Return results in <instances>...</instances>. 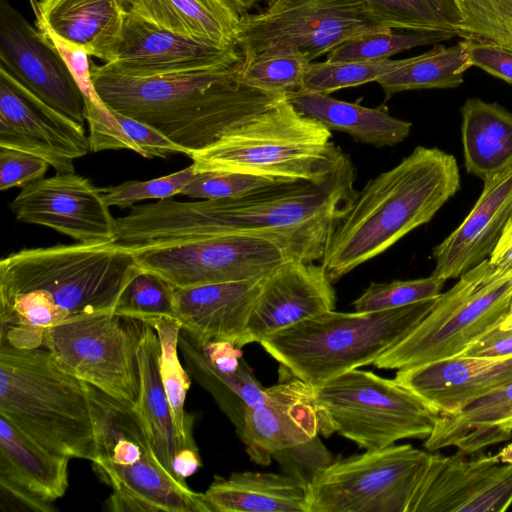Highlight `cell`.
Returning <instances> with one entry per match:
<instances>
[{
    "label": "cell",
    "instance_id": "obj_23",
    "mask_svg": "<svg viewBox=\"0 0 512 512\" xmlns=\"http://www.w3.org/2000/svg\"><path fill=\"white\" fill-rule=\"evenodd\" d=\"M263 278L174 287V318L199 348L211 341H229L242 348L247 345V326Z\"/></svg>",
    "mask_w": 512,
    "mask_h": 512
},
{
    "label": "cell",
    "instance_id": "obj_22",
    "mask_svg": "<svg viewBox=\"0 0 512 512\" xmlns=\"http://www.w3.org/2000/svg\"><path fill=\"white\" fill-rule=\"evenodd\" d=\"M394 380L439 416H450L511 381L512 354L435 360L397 370Z\"/></svg>",
    "mask_w": 512,
    "mask_h": 512
},
{
    "label": "cell",
    "instance_id": "obj_32",
    "mask_svg": "<svg viewBox=\"0 0 512 512\" xmlns=\"http://www.w3.org/2000/svg\"><path fill=\"white\" fill-rule=\"evenodd\" d=\"M124 6L173 33L222 45L235 44L238 21L218 0H123Z\"/></svg>",
    "mask_w": 512,
    "mask_h": 512
},
{
    "label": "cell",
    "instance_id": "obj_41",
    "mask_svg": "<svg viewBox=\"0 0 512 512\" xmlns=\"http://www.w3.org/2000/svg\"><path fill=\"white\" fill-rule=\"evenodd\" d=\"M463 39L490 42L512 51V0H456Z\"/></svg>",
    "mask_w": 512,
    "mask_h": 512
},
{
    "label": "cell",
    "instance_id": "obj_28",
    "mask_svg": "<svg viewBox=\"0 0 512 512\" xmlns=\"http://www.w3.org/2000/svg\"><path fill=\"white\" fill-rule=\"evenodd\" d=\"M202 498L210 512H307V486L285 473L214 476Z\"/></svg>",
    "mask_w": 512,
    "mask_h": 512
},
{
    "label": "cell",
    "instance_id": "obj_17",
    "mask_svg": "<svg viewBox=\"0 0 512 512\" xmlns=\"http://www.w3.org/2000/svg\"><path fill=\"white\" fill-rule=\"evenodd\" d=\"M0 147L46 160L57 173L74 172L90 152L84 126L55 110L0 68Z\"/></svg>",
    "mask_w": 512,
    "mask_h": 512
},
{
    "label": "cell",
    "instance_id": "obj_53",
    "mask_svg": "<svg viewBox=\"0 0 512 512\" xmlns=\"http://www.w3.org/2000/svg\"><path fill=\"white\" fill-rule=\"evenodd\" d=\"M201 466L199 451L191 448H183L177 452L172 461V469L174 473L186 479L195 473Z\"/></svg>",
    "mask_w": 512,
    "mask_h": 512
},
{
    "label": "cell",
    "instance_id": "obj_19",
    "mask_svg": "<svg viewBox=\"0 0 512 512\" xmlns=\"http://www.w3.org/2000/svg\"><path fill=\"white\" fill-rule=\"evenodd\" d=\"M0 68L84 126V96L56 48L8 0H0Z\"/></svg>",
    "mask_w": 512,
    "mask_h": 512
},
{
    "label": "cell",
    "instance_id": "obj_42",
    "mask_svg": "<svg viewBox=\"0 0 512 512\" xmlns=\"http://www.w3.org/2000/svg\"><path fill=\"white\" fill-rule=\"evenodd\" d=\"M445 280L431 275L413 280L372 282L353 302L356 312H373L400 308L438 298Z\"/></svg>",
    "mask_w": 512,
    "mask_h": 512
},
{
    "label": "cell",
    "instance_id": "obj_10",
    "mask_svg": "<svg viewBox=\"0 0 512 512\" xmlns=\"http://www.w3.org/2000/svg\"><path fill=\"white\" fill-rule=\"evenodd\" d=\"M313 392L320 434L338 433L365 450L426 439L439 418L394 379L358 368L313 387Z\"/></svg>",
    "mask_w": 512,
    "mask_h": 512
},
{
    "label": "cell",
    "instance_id": "obj_31",
    "mask_svg": "<svg viewBox=\"0 0 512 512\" xmlns=\"http://www.w3.org/2000/svg\"><path fill=\"white\" fill-rule=\"evenodd\" d=\"M160 352L158 334L146 322L138 349L140 391L133 407L148 433L158 459L168 471L175 474L172 469L173 458L186 447L178 435L163 386Z\"/></svg>",
    "mask_w": 512,
    "mask_h": 512
},
{
    "label": "cell",
    "instance_id": "obj_18",
    "mask_svg": "<svg viewBox=\"0 0 512 512\" xmlns=\"http://www.w3.org/2000/svg\"><path fill=\"white\" fill-rule=\"evenodd\" d=\"M10 209L19 222L45 226L80 243L115 241L116 218L101 188L74 172L22 187Z\"/></svg>",
    "mask_w": 512,
    "mask_h": 512
},
{
    "label": "cell",
    "instance_id": "obj_16",
    "mask_svg": "<svg viewBox=\"0 0 512 512\" xmlns=\"http://www.w3.org/2000/svg\"><path fill=\"white\" fill-rule=\"evenodd\" d=\"M235 44L198 40L163 29L125 7L120 44L109 72L148 78L233 67L242 62Z\"/></svg>",
    "mask_w": 512,
    "mask_h": 512
},
{
    "label": "cell",
    "instance_id": "obj_43",
    "mask_svg": "<svg viewBox=\"0 0 512 512\" xmlns=\"http://www.w3.org/2000/svg\"><path fill=\"white\" fill-rule=\"evenodd\" d=\"M115 311L140 319L174 318V286L161 276L140 268L125 288Z\"/></svg>",
    "mask_w": 512,
    "mask_h": 512
},
{
    "label": "cell",
    "instance_id": "obj_26",
    "mask_svg": "<svg viewBox=\"0 0 512 512\" xmlns=\"http://www.w3.org/2000/svg\"><path fill=\"white\" fill-rule=\"evenodd\" d=\"M32 8L54 33L89 56L103 63L115 59L125 15L123 0H38Z\"/></svg>",
    "mask_w": 512,
    "mask_h": 512
},
{
    "label": "cell",
    "instance_id": "obj_9",
    "mask_svg": "<svg viewBox=\"0 0 512 512\" xmlns=\"http://www.w3.org/2000/svg\"><path fill=\"white\" fill-rule=\"evenodd\" d=\"M512 311V275L486 259L441 293L431 311L374 366L400 370L459 355Z\"/></svg>",
    "mask_w": 512,
    "mask_h": 512
},
{
    "label": "cell",
    "instance_id": "obj_47",
    "mask_svg": "<svg viewBox=\"0 0 512 512\" xmlns=\"http://www.w3.org/2000/svg\"><path fill=\"white\" fill-rule=\"evenodd\" d=\"M272 459L279 463L283 473L294 477L306 486L316 472L334 461L318 436L308 442L279 451L272 456Z\"/></svg>",
    "mask_w": 512,
    "mask_h": 512
},
{
    "label": "cell",
    "instance_id": "obj_12",
    "mask_svg": "<svg viewBox=\"0 0 512 512\" xmlns=\"http://www.w3.org/2000/svg\"><path fill=\"white\" fill-rule=\"evenodd\" d=\"M145 321L116 311L79 314L45 330L43 348L67 373L124 403L140 391Z\"/></svg>",
    "mask_w": 512,
    "mask_h": 512
},
{
    "label": "cell",
    "instance_id": "obj_8",
    "mask_svg": "<svg viewBox=\"0 0 512 512\" xmlns=\"http://www.w3.org/2000/svg\"><path fill=\"white\" fill-rule=\"evenodd\" d=\"M140 270L132 250L115 241L25 248L0 261V294L34 292L69 317L115 311Z\"/></svg>",
    "mask_w": 512,
    "mask_h": 512
},
{
    "label": "cell",
    "instance_id": "obj_29",
    "mask_svg": "<svg viewBox=\"0 0 512 512\" xmlns=\"http://www.w3.org/2000/svg\"><path fill=\"white\" fill-rule=\"evenodd\" d=\"M286 98L299 112L329 130L344 132L358 142L377 148L395 146L411 131V122L390 115L383 106L369 108L333 98L330 94L302 90Z\"/></svg>",
    "mask_w": 512,
    "mask_h": 512
},
{
    "label": "cell",
    "instance_id": "obj_14",
    "mask_svg": "<svg viewBox=\"0 0 512 512\" xmlns=\"http://www.w3.org/2000/svg\"><path fill=\"white\" fill-rule=\"evenodd\" d=\"M131 250L139 268L178 288L263 277L292 259L277 241L251 234L213 235Z\"/></svg>",
    "mask_w": 512,
    "mask_h": 512
},
{
    "label": "cell",
    "instance_id": "obj_40",
    "mask_svg": "<svg viewBox=\"0 0 512 512\" xmlns=\"http://www.w3.org/2000/svg\"><path fill=\"white\" fill-rule=\"evenodd\" d=\"M399 60L310 62L306 68L302 91L331 94L337 90L376 81L399 64Z\"/></svg>",
    "mask_w": 512,
    "mask_h": 512
},
{
    "label": "cell",
    "instance_id": "obj_45",
    "mask_svg": "<svg viewBox=\"0 0 512 512\" xmlns=\"http://www.w3.org/2000/svg\"><path fill=\"white\" fill-rule=\"evenodd\" d=\"M275 183L283 182L240 173L202 171L196 172L181 194L199 199L234 198Z\"/></svg>",
    "mask_w": 512,
    "mask_h": 512
},
{
    "label": "cell",
    "instance_id": "obj_15",
    "mask_svg": "<svg viewBox=\"0 0 512 512\" xmlns=\"http://www.w3.org/2000/svg\"><path fill=\"white\" fill-rule=\"evenodd\" d=\"M429 453L409 512H503L512 505V465L496 454Z\"/></svg>",
    "mask_w": 512,
    "mask_h": 512
},
{
    "label": "cell",
    "instance_id": "obj_56",
    "mask_svg": "<svg viewBox=\"0 0 512 512\" xmlns=\"http://www.w3.org/2000/svg\"><path fill=\"white\" fill-rule=\"evenodd\" d=\"M501 329H512V311L508 314V316L502 321L499 326Z\"/></svg>",
    "mask_w": 512,
    "mask_h": 512
},
{
    "label": "cell",
    "instance_id": "obj_37",
    "mask_svg": "<svg viewBox=\"0 0 512 512\" xmlns=\"http://www.w3.org/2000/svg\"><path fill=\"white\" fill-rule=\"evenodd\" d=\"M391 29L436 31L461 37L462 15L456 0H365Z\"/></svg>",
    "mask_w": 512,
    "mask_h": 512
},
{
    "label": "cell",
    "instance_id": "obj_39",
    "mask_svg": "<svg viewBox=\"0 0 512 512\" xmlns=\"http://www.w3.org/2000/svg\"><path fill=\"white\" fill-rule=\"evenodd\" d=\"M310 62L299 54H275L241 63L239 81L274 95L285 96L301 91Z\"/></svg>",
    "mask_w": 512,
    "mask_h": 512
},
{
    "label": "cell",
    "instance_id": "obj_48",
    "mask_svg": "<svg viewBox=\"0 0 512 512\" xmlns=\"http://www.w3.org/2000/svg\"><path fill=\"white\" fill-rule=\"evenodd\" d=\"M49 163L38 156L6 147H0V189L24 187L43 178Z\"/></svg>",
    "mask_w": 512,
    "mask_h": 512
},
{
    "label": "cell",
    "instance_id": "obj_44",
    "mask_svg": "<svg viewBox=\"0 0 512 512\" xmlns=\"http://www.w3.org/2000/svg\"><path fill=\"white\" fill-rule=\"evenodd\" d=\"M196 174L194 165L172 174L146 180H129L119 185L101 188L103 198L109 207L121 209L148 199L164 200L181 194Z\"/></svg>",
    "mask_w": 512,
    "mask_h": 512
},
{
    "label": "cell",
    "instance_id": "obj_30",
    "mask_svg": "<svg viewBox=\"0 0 512 512\" xmlns=\"http://www.w3.org/2000/svg\"><path fill=\"white\" fill-rule=\"evenodd\" d=\"M466 171L483 181L512 168V113L497 103L467 99L461 107Z\"/></svg>",
    "mask_w": 512,
    "mask_h": 512
},
{
    "label": "cell",
    "instance_id": "obj_20",
    "mask_svg": "<svg viewBox=\"0 0 512 512\" xmlns=\"http://www.w3.org/2000/svg\"><path fill=\"white\" fill-rule=\"evenodd\" d=\"M319 433L313 387L280 366L277 384L266 388V402L245 406L239 438L250 460L267 466L275 453L308 442Z\"/></svg>",
    "mask_w": 512,
    "mask_h": 512
},
{
    "label": "cell",
    "instance_id": "obj_2",
    "mask_svg": "<svg viewBox=\"0 0 512 512\" xmlns=\"http://www.w3.org/2000/svg\"><path fill=\"white\" fill-rule=\"evenodd\" d=\"M241 63L148 78L105 71L92 63L91 76L108 107L150 126L190 156L285 97L241 83Z\"/></svg>",
    "mask_w": 512,
    "mask_h": 512
},
{
    "label": "cell",
    "instance_id": "obj_27",
    "mask_svg": "<svg viewBox=\"0 0 512 512\" xmlns=\"http://www.w3.org/2000/svg\"><path fill=\"white\" fill-rule=\"evenodd\" d=\"M512 436V380L478 398L462 411L439 416L424 447L437 451L455 446L474 454Z\"/></svg>",
    "mask_w": 512,
    "mask_h": 512
},
{
    "label": "cell",
    "instance_id": "obj_13",
    "mask_svg": "<svg viewBox=\"0 0 512 512\" xmlns=\"http://www.w3.org/2000/svg\"><path fill=\"white\" fill-rule=\"evenodd\" d=\"M429 453L390 445L334 460L307 486V512H409Z\"/></svg>",
    "mask_w": 512,
    "mask_h": 512
},
{
    "label": "cell",
    "instance_id": "obj_46",
    "mask_svg": "<svg viewBox=\"0 0 512 512\" xmlns=\"http://www.w3.org/2000/svg\"><path fill=\"white\" fill-rule=\"evenodd\" d=\"M35 17V27L56 48L80 88L84 99L99 107L106 106L98 95L92 81V62L89 60V54L82 47L54 33L38 13H35Z\"/></svg>",
    "mask_w": 512,
    "mask_h": 512
},
{
    "label": "cell",
    "instance_id": "obj_11",
    "mask_svg": "<svg viewBox=\"0 0 512 512\" xmlns=\"http://www.w3.org/2000/svg\"><path fill=\"white\" fill-rule=\"evenodd\" d=\"M388 28L365 0H269L242 16L235 45L242 62L275 54H299L309 62L343 42Z\"/></svg>",
    "mask_w": 512,
    "mask_h": 512
},
{
    "label": "cell",
    "instance_id": "obj_49",
    "mask_svg": "<svg viewBox=\"0 0 512 512\" xmlns=\"http://www.w3.org/2000/svg\"><path fill=\"white\" fill-rule=\"evenodd\" d=\"M465 40L472 66L512 85V51L486 41Z\"/></svg>",
    "mask_w": 512,
    "mask_h": 512
},
{
    "label": "cell",
    "instance_id": "obj_1",
    "mask_svg": "<svg viewBox=\"0 0 512 512\" xmlns=\"http://www.w3.org/2000/svg\"><path fill=\"white\" fill-rule=\"evenodd\" d=\"M356 168L346 154L318 182H283L240 197L195 202L171 198L133 205L116 218L115 241L129 248L167 245L223 234L273 239L292 259L321 260L329 238L358 191Z\"/></svg>",
    "mask_w": 512,
    "mask_h": 512
},
{
    "label": "cell",
    "instance_id": "obj_35",
    "mask_svg": "<svg viewBox=\"0 0 512 512\" xmlns=\"http://www.w3.org/2000/svg\"><path fill=\"white\" fill-rule=\"evenodd\" d=\"M84 116L89 126L90 152L131 150L145 158H167L184 153L175 144L150 126L126 116L107 105L99 107L84 99Z\"/></svg>",
    "mask_w": 512,
    "mask_h": 512
},
{
    "label": "cell",
    "instance_id": "obj_4",
    "mask_svg": "<svg viewBox=\"0 0 512 512\" xmlns=\"http://www.w3.org/2000/svg\"><path fill=\"white\" fill-rule=\"evenodd\" d=\"M0 415L55 455L95 457L85 382L64 371L45 348L0 344Z\"/></svg>",
    "mask_w": 512,
    "mask_h": 512
},
{
    "label": "cell",
    "instance_id": "obj_54",
    "mask_svg": "<svg viewBox=\"0 0 512 512\" xmlns=\"http://www.w3.org/2000/svg\"><path fill=\"white\" fill-rule=\"evenodd\" d=\"M239 22L240 18L256 6L260 0H218Z\"/></svg>",
    "mask_w": 512,
    "mask_h": 512
},
{
    "label": "cell",
    "instance_id": "obj_55",
    "mask_svg": "<svg viewBox=\"0 0 512 512\" xmlns=\"http://www.w3.org/2000/svg\"><path fill=\"white\" fill-rule=\"evenodd\" d=\"M496 456L499 462L512 465V442L500 449Z\"/></svg>",
    "mask_w": 512,
    "mask_h": 512
},
{
    "label": "cell",
    "instance_id": "obj_7",
    "mask_svg": "<svg viewBox=\"0 0 512 512\" xmlns=\"http://www.w3.org/2000/svg\"><path fill=\"white\" fill-rule=\"evenodd\" d=\"M331 139V130L299 112L284 97L189 157L196 172L318 182L336 170L346 156Z\"/></svg>",
    "mask_w": 512,
    "mask_h": 512
},
{
    "label": "cell",
    "instance_id": "obj_34",
    "mask_svg": "<svg viewBox=\"0 0 512 512\" xmlns=\"http://www.w3.org/2000/svg\"><path fill=\"white\" fill-rule=\"evenodd\" d=\"M472 66L465 39L453 46L437 45L399 64L376 79L386 98L410 90L456 88Z\"/></svg>",
    "mask_w": 512,
    "mask_h": 512
},
{
    "label": "cell",
    "instance_id": "obj_52",
    "mask_svg": "<svg viewBox=\"0 0 512 512\" xmlns=\"http://www.w3.org/2000/svg\"><path fill=\"white\" fill-rule=\"evenodd\" d=\"M488 260L496 269L512 275V216L504 226L501 236Z\"/></svg>",
    "mask_w": 512,
    "mask_h": 512
},
{
    "label": "cell",
    "instance_id": "obj_33",
    "mask_svg": "<svg viewBox=\"0 0 512 512\" xmlns=\"http://www.w3.org/2000/svg\"><path fill=\"white\" fill-rule=\"evenodd\" d=\"M178 346L190 377L212 395L218 407L234 425L239 437L245 406L263 405L266 402V389L255 378L244 358L236 372L225 373L209 362L183 330L179 334Z\"/></svg>",
    "mask_w": 512,
    "mask_h": 512
},
{
    "label": "cell",
    "instance_id": "obj_36",
    "mask_svg": "<svg viewBox=\"0 0 512 512\" xmlns=\"http://www.w3.org/2000/svg\"><path fill=\"white\" fill-rule=\"evenodd\" d=\"M142 320L152 325L159 337L161 378L178 435L186 448L198 450L192 433L193 416L185 411V399L191 381L178 357L181 324L169 316H152Z\"/></svg>",
    "mask_w": 512,
    "mask_h": 512
},
{
    "label": "cell",
    "instance_id": "obj_51",
    "mask_svg": "<svg viewBox=\"0 0 512 512\" xmlns=\"http://www.w3.org/2000/svg\"><path fill=\"white\" fill-rule=\"evenodd\" d=\"M200 349L214 367L225 373L236 372L243 358L241 348L229 341H211Z\"/></svg>",
    "mask_w": 512,
    "mask_h": 512
},
{
    "label": "cell",
    "instance_id": "obj_38",
    "mask_svg": "<svg viewBox=\"0 0 512 512\" xmlns=\"http://www.w3.org/2000/svg\"><path fill=\"white\" fill-rule=\"evenodd\" d=\"M393 29L378 30L353 37L327 54L326 61H370L388 59L399 52L455 37L451 33L412 31L393 33Z\"/></svg>",
    "mask_w": 512,
    "mask_h": 512
},
{
    "label": "cell",
    "instance_id": "obj_24",
    "mask_svg": "<svg viewBox=\"0 0 512 512\" xmlns=\"http://www.w3.org/2000/svg\"><path fill=\"white\" fill-rule=\"evenodd\" d=\"M69 458L55 455L0 415L1 496L33 511L54 510L68 488Z\"/></svg>",
    "mask_w": 512,
    "mask_h": 512
},
{
    "label": "cell",
    "instance_id": "obj_5",
    "mask_svg": "<svg viewBox=\"0 0 512 512\" xmlns=\"http://www.w3.org/2000/svg\"><path fill=\"white\" fill-rule=\"evenodd\" d=\"M437 298L373 312L319 313L259 343L280 366L312 387L374 362L403 339Z\"/></svg>",
    "mask_w": 512,
    "mask_h": 512
},
{
    "label": "cell",
    "instance_id": "obj_6",
    "mask_svg": "<svg viewBox=\"0 0 512 512\" xmlns=\"http://www.w3.org/2000/svg\"><path fill=\"white\" fill-rule=\"evenodd\" d=\"M95 437L91 461L112 493L113 512H210L202 493L191 490L158 459L133 405L85 383Z\"/></svg>",
    "mask_w": 512,
    "mask_h": 512
},
{
    "label": "cell",
    "instance_id": "obj_25",
    "mask_svg": "<svg viewBox=\"0 0 512 512\" xmlns=\"http://www.w3.org/2000/svg\"><path fill=\"white\" fill-rule=\"evenodd\" d=\"M512 216V168L484 180L482 193L463 222L433 249L432 275L459 278L486 260Z\"/></svg>",
    "mask_w": 512,
    "mask_h": 512
},
{
    "label": "cell",
    "instance_id": "obj_50",
    "mask_svg": "<svg viewBox=\"0 0 512 512\" xmlns=\"http://www.w3.org/2000/svg\"><path fill=\"white\" fill-rule=\"evenodd\" d=\"M512 354V329L497 327L476 339L459 355L462 357H500Z\"/></svg>",
    "mask_w": 512,
    "mask_h": 512
},
{
    "label": "cell",
    "instance_id": "obj_21",
    "mask_svg": "<svg viewBox=\"0 0 512 512\" xmlns=\"http://www.w3.org/2000/svg\"><path fill=\"white\" fill-rule=\"evenodd\" d=\"M336 294L321 264L288 259L264 276L247 326V344L335 309Z\"/></svg>",
    "mask_w": 512,
    "mask_h": 512
},
{
    "label": "cell",
    "instance_id": "obj_3",
    "mask_svg": "<svg viewBox=\"0 0 512 512\" xmlns=\"http://www.w3.org/2000/svg\"><path fill=\"white\" fill-rule=\"evenodd\" d=\"M459 188L455 157L438 148L417 146L358 191L320 260L329 280L336 283L428 223Z\"/></svg>",
    "mask_w": 512,
    "mask_h": 512
}]
</instances>
